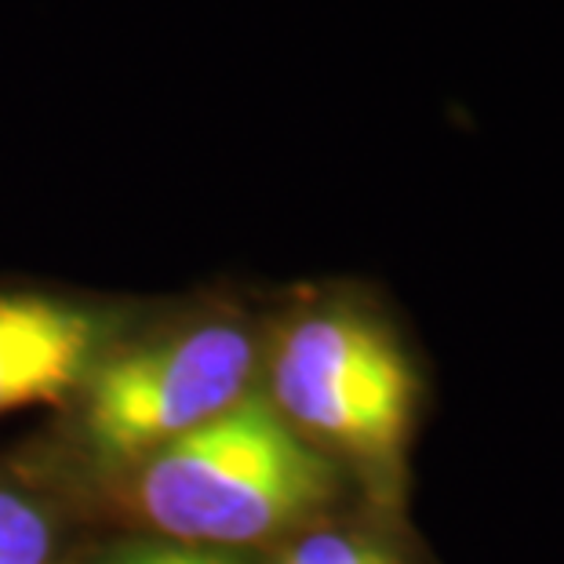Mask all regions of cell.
Instances as JSON below:
<instances>
[{"label":"cell","instance_id":"6da1fadb","mask_svg":"<svg viewBox=\"0 0 564 564\" xmlns=\"http://www.w3.org/2000/svg\"><path fill=\"white\" fill-rule=\"evenodd\" d=\"M267 288L142 295L77 390L15 448L69 499L259 393Z\"/></svg>","mask_w":564,"mask_h":564},{"label":"cell","instance_id":"7a4b0ae2","mask_svg":"<svg viewBox=\"0 0 564 564\" xmlns=\"http://www.w3.org/2000/svg\"><path fill=\"white\" fill-rule=\"evenodd\" d=\"M259 398L365 499L412 507L434 371L382 284L310 278L267 288Z\"/></svg>","mask_w":564,"mask_h":564},{"label":"cell","instance_id":"3957f363","mask_svg":"<svg viewBox=\"0 0 564 564\" xmlns=\"http://www.w3.org/2000/svg\"><path fill=\"white\" fill-rule=\"evenodd\" d=\"M354 499L365 496L259 393L74 496L91 528L245 557Z\"/></svg>","mask_w":564,"mask_h":564},{"label":"cell","instance_id":"277c9868","mask_svg":"<svg viewBox=\"0 0 564 564\" xmlns=\"http://www.w3.org/2000/svg\"><path fill=\"white\" fill-rule=\"evenodd\" d=\"M139 303L128 292L0 278V419L55 412Z\"/></svg>","mask_w":564,"mask_h":564},{"label":"cell","instance_id":"5b68a950","mask_svg":"<svg viewBox=\"0 0 564 564\" xmlns=\"http://www.w3.org/2000/svg\"><path fill=\"white\" fill-rule=\"evenodd\" d=\"M256 564H441L412 521V507L354 499L299 528Z\"/></svg>","mask_w":564,"mask_h":564},{"label":"cell","instance_id":"8992f818","mask_svg":"<svg viewBox=\"0 0 564 564\" xmlns=\"http://www.w3.org/2000/svg\"><path fill=\"white\" fill-rule=\"evenodd\" d=\"M77 502L11 448H0V564H63L84 532Z\"/></svg>","mask_w":564,"mask_h":564},{"label":"cell","instance_id":"52a82bcc","mask_svg":"<svg viewBox=\"0 0 564 564\" xmlns=\"http://www.w3.org/2000/svg\"><path fill=\"white\" fill-rule=\"evenodd\" d=\"M256 561L259 557L178 546V543H164V539H153V535L113 532V528L88 524L63 564H256Z\"/></svg>","mask_w":564,"mask_h":564}]
</instances>
